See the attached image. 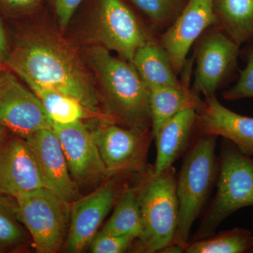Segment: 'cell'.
<instances>
[{
  "label": "cell",
  "mask_w": 253,
  "mask_h": 253,
  "mask_svg": "<svg viewBox=\"0 0 253 253\" xmlns=\"http://www.w3.org/2000/svg\"><path fill=\"white\" fill-rule=\"evenodd\" d=\"M241 46L218 26L210 28L200 39L193 92L205 98L215 95L229 83L238 69Z\"/></svg>",
  "instance_id": "7"
},
{
  "label": "cell",
  "mask_w": 253,
  "mask_h": 253,
  "mask_svg": "<svg viewBox=\"0 0 253 253\" xmlns=\"http://www.w3.org/2000/svg\"><path fill=\"white\" fill-rule=\"evenodd\" d=\"M18 217L40 253L57 252L66 244L71 221V203L44 187L15 198Z\"/></svg>",
  "instance_id": "6"
},
{
  "label": "cell",
  "mask_w": 253,
  "mask_h": 253,
  "mask_svg": "<svg viewBox=\"0 0 253 253\" xmlns=\"http://www.w3.org/2000/svg\"><path fill=\"white\" fill-rule=\"evenodd\" d=\"M136 237L130 235H113L99 231L90 244L91 253H122L131 247Z\"/></svg>",
  "instance_id": "27"
},
{
  "label": "cell",
  "mask_w": 253,
  "mask_h": 253,
  "mask_svg": "<svg viewBox=\"0 0 253 253\" xmlns=\"http://www.w3.org/2000/svg\"><path fill=\"white\" fill-rule=\"evenodd\" d=\"M52 129L59 138L70 173L76 184H91L108 179L92 133L83 121L53 123Z\"/></svg>",
  "instance_id": "13"
},
{
  "label": "cell",
  "mask_w": 253,
  "mask_h": 253,
  "mask_svg": "<svg viewBox=\"0 0 253 253\" xmlns=\"http://www.w3.org/2000/svg\"><path fill=\"white\" fill-rule=\"evenodd\" d=\"M158 28L170 26L183 9L182 0H130Z\"/></svg>",
  "instance_id": "25"
},
{
  "label": "cell",
  "mask_w": 253,
  "mask_h": 253,
  "mask_svg": "<svg viewBox=\"0 0 253 253\" xmlns=\"http://www.w3.org/2000/svg\"><path fill=\"white\" fill-rule=\"evenodd\" d=\"M1 64H0V74H1Z\"/></svg>",
  "instance_id": "33"
},
{
  "label": "cell",
  "mask_w": 253,
  "mask_h": 253,
  "mask_svg": "<svg viewBox=\"0 0 253 253\" xmlns=\"http://www.w3.org/2000/svg\"><path fill=\"white\" fill-rule=\"evenodd\" d=\"M25 140L36 158L44 188L71 204L79 199L77 184L52 127L36 131Z\"/></svg>",
  "instance_id": "14"
},
{
  "label": "cell",
  "mask_w": 253,
  "mask_h": 253,
  "mask_svg": "<svg viewBox=\"0 0 253 253\" xmlns=\"http://www.w3.org/2000/svg\"><path fill=\"white\" fill-rule=\"evenodd\" d=\"M0 125L23 139L53 126L39 98L9 72L0 74Z\"/></svg>",
  "instance_id": "11"
},
{
  "label": "cell",
  "mask_w": 253,
  "mask_h": 253,
  "mask_svg": "<svg viewBox=\"0 0 253 253\" xmlns=\"http://www.w3.org/2000/svg\"><path fill=\"white\" fill-rule=\"evenodd\" d=\"M143 229V217L136 186H126L116 202L111 217L101 231L113 235L138 237Z\"/></svg>",
  "instance_id": "21"
},
{
  "label": "cell",
  "mask_w": 253,
  "mask_h": 253,
  "mask_svg": "<svg viewBox=\"0 0 253 253\" xmlns=\"http://www.w3.org/2000/svg\"><path fill=\"white\" fill-rule=\"evenodd\" d=\"M111 176L91 194L71 203V221L66 249L71 253H81L90 245L104 221L126 186L121 176Z\"/></svg>",
  "instance_id": "9"
},
{
  "label": "cell",
  "mask_w": 253,
  "mask_h": 253,
  "mask_svg": "<svg viewBox=\"0 0 253 253\" xmlns=\"http://www.w3.org/2000/svg\"><path fill=\"white\" fill-rule=\"evenodd\" d=\"M24 226L18 217L14 198L0 195V247L21 246L27 239Z\"/></svg>",
  "instance_id": "24"
},
{
  "label": "cell",
  "mask_w": 253,
  "mask_h": 253,
  "mask_svg": "<svg viewBox=\"0 0 253 253\" xmlns=\"http://www.w3.org/2000/svg\"><path fill=\"white\" fill-rule=\"evenodd\" d=\"M136 187L143 229L131 247L138 253H161L173 244L179 221L175 169L172 166L156 174L149 166L140 173Z\"/></svg>",
  "instance_id": "4"
},
{
  "label": "cell",
  "mask_w": 253,
  "mask_h": 253,
  "mask_svg": "<svg viewBox=\"0 0 253 253\" xmlns=\"http://www.w3.org/2000/svg\"><path fill=\"white\" fill-rule=\"evenodd\" d=\"M196 110L188 109L178 113L165 123L156 133V159L153 166L154 174H159L172 167L180 156L185 154L196 132Z\"/></svg>",
  "instance_id": "17"
},
{
  "label": "cell",
  "mask_w": 253,
  "mask_h": 253,
  "mask_svg": "<svg viewBox=\"0 0 253 253\" xmlns=\"http://www.w3.org/2000/svg\"><path fill=\"white\" fill-rule=\"evenodd\" d=\"M44 187L38 163L25 139L0 146V195L16 198Z\"/></svg>",
  "instance_id": "15"
},
{
  "label": "cell",
  "mask_w": 253,
  "mask_h": 253,
  "mask_svg": "<svg viewBox=\"0 0 253 253\" xmlns=\"http://www.w3.org/2000/svg\"><path fill=\"white\" fill-rule=\"evenodd\" d=\"M90 57L102 88L107 116L126 128L151 131L149 89L133 65L114 57L103 46L91 49Z\"/></svg>",
  "instance_id": "2"
},
{
  "label": "cell",
  "mask_w": 253,
  "mask_h": 253,
  "mask_svg": "<svg viewBox=\"0 0 253 253\" xmlns=\"http://www.w3.org/2000/svg\"><path fill=\"white\" fill-rule=\"evenodd\" d=\"M26 83H34L78 100L99 112V96L74 51L59 38L36 33L21 40L5 61Z\"/></svg>",
  "instance_id": "1"
},
{
  "label": "cell",
  "mask_w": 253,
  "mask_h": 253,
  "mask_svg": "<svg viewBox=\"0 0 253 253\" xmlns=\"http://www.w3.org/2000/svg\"><path fill=\"white\" fill-rule=\"evenodd\" d=\"M108 177L144 172L148 152L154 139L152 131L136 132L116 123L104 121L91 131Z\"/></svg>",
  "instance_id": "8"
},
{
  "label": "cell",
  "mask_w": 253,
  "mask_h": 253,
  "mask_svg": "<svg viewBox=\"0 0 253 253\" xmlns=\"http://www.w3.org/2000/svg\"><path fill=\"white\" fill-rule=\"evenodd\" d=\"M8 7L14 9H27L37 6L41 0H0Z\"/></svg>",
  "instance_id": "29"
},
{
  "label": "cell",
  "mask_w": 253,
  "mask_h": 253,
  "mask_svg": "<svg viewBox=\"0 0 253 253\" xmlns=\"http://www.w3.org/2000/svg\"><path fill=\"white\" fill-rule=\"evenodd\" d=\"M246 44L247 46L241 50L246 67L239 71L236 84L222 94L223 98L228 101L253 98V39Z\"/></svg>",
  "instance_id": "26"
},
{
  "label": "cell",
  "mask_w": 253,
  "mask_h": 253,
  "mask_svg": "<svg viewBox=\"0 0 253 253\" xmlns=\"http://www.w3.org/2000/svg\"><path fill=\"white\" fill-rule=\"evenodd\" d=\"M218 26L239 46L253 39V0H214Z\"/></svg>",
  "instance_id": "20"
},
{
  "label": "cell",
  "mask_w": 253,
  "mask_h": 253,
  "mask_svg": "<svg viewBox=\"0 0 253 253\" xmlns=\"http://www.w3.org/2000/svg\"><path fill=\"white\" fill-rule=\"evenodd\" d=\"M253 234L249 229L236 227L205 239L190 241L184 247L186 253H251Z\"/></svg>",
  "instance_id": "23"
},
{
  "label": "cell",
  "mask_w": 253,
  "mask_h": 253,
  "mask_svg": "<svg viewBox=\"0 0 253 253\" xmlns=\"http://www.w3.org/2000/svg\"><path fill=\"white\" fill-rule=\"evenodd\" d=\"M7 129L0 125V146L6 140Z\"/></svg>",
  "instance_id": "31"
},
{
  "label": "cell",
  "mask_w": 253,
  "mask_h": 253,
  "mask_svg": "<svg viewBox=\"0 0 253 253\" xmlns=\"http://www.w3.org/2000/svg\"><path fill=\"white\" fill-rule=\"evenodd\" d=\"M217 138L198 134L176 176L179 221L173 244L183 249L189 242L191 228L202 214L214 183H217L219 170V158L215 153Z\"/></svg>",
  "instance_id": "3"
},
{
  "label": "cell",
  "mask_w": 253,
  "mask_h": 253,
  "mask_svg": "<svg viewBox=\"0 0 253 253\" xmlns=\"http://www.w3.org/2000/svg\"><path fill=\"white\" fill-rule=\"evenodd\" d=\"M218 158L217 193L190 241L213 235L218 226L233 213L253 206L252 158L226 139H223Z\"/></svg>",
  "instance_id": "5"
},
{
  "label": "cell",
  "mask_w": 253,
  "mask_h": 253,
  "mask_svg": "<svg viewBox=\"0 0 253 253\" xmlns=\"http://www.w3.org/2000/svg\"><path fill=\"white\" fill-rule=\"evenodd\" d=\"M60 27H67L73 15L83 0H54Z\"/></svg>",
  "instance_id": "28"
},
{
  "label": "cell",
  "mask_w": 253,
  "mask_h": 253,
  "mask_svg": "<svg viewBox=\"0 0 253 253\" xmlns=\"http://www.w3.org/2000/svg\"><path fill=\"white\" fill-rule=\"evenodd\" d=\"M203 101L191 90L183 86H160L149 89V107L153 136L161 126L178 113L199 109Z\"/></svg>",
  "instance_id": "18"
},
{
  "label": "cell",
  "mask_w": 253,
  "mask_h": 253,
  "mask_svg": "<svg viewBox=\"0 0 253 253\" xmlns=\"http://www.w3.org/2000/svg\"><path fill=\"white\" fill-rule=\"evenodd\" d=\"M214 26H218V21L214 0H189L186 3L159 41L176 75L185 68L186 58L193 44Z\"/></svg>",
  "instance_id": "12"
},
{
  "label": "cell",
  "mask_w": 253,
  "mask_h": 253,
  "mask_svg": "<svg viewBox=\"0 0 253 253\" xmlns=\"http://www.w3.org/2000/svg\"><path fill=\"white\" fill-rule=\"evenodd\" d=\"M196 112V134L221 136L245 154L253 156V118L224 107L215 95L206 98Z\"/></svg>",
  "instance_id": "16"
},
{
  "label": "cell",
  "mask_w": 253,
  "mask_h": 253,
  "mask_svg": "<svg viewBox=\"0 0 253 253\" xmlns=\"http://www.w3.org/2000/svg\"><path fill=\"white\" fill-rule=\"evenodd\" d=\"M7 42L5 37L4 29L0 23V61H6L9 56Z\"/></svg>",
  "instance_id": "30"
},
{
  "label": "cell",
  "mask_w": 253,
  "mask_h": 253,
  "mask_svg": "<svg viewBox=\"0 0 253 253\" xmlns=\"http://www.w3.org/2000/svg\"><path fill=\"white\" fill-rule=\"evenodd\" d=\"M251 253H253V239L252 248H251Z\"/></svg>",
  "instance_id": "32"
},
{
  "label": "cell",
  "mask_w": 253,
  "mask_h": 253,
  "mask_svg": "<svg viewBox=\"0 0 253 253\" xmlns=\"http://www.w3.org/2000/svg\"><path fill=\"white\" fill-rule=\"evenodd\" d=\"M31 90L41 100L53 123L69 124L90 117L91 112L78 100L36 84L27 83Z\"/></svg>",
  "instance_id": "22"
},
{
  "label": "cell",
  "mask_w": 253,
  "mask_h": 253,
  "mask_svg": "<svg viewBox=\"0 0 253 253\" xmlns=\"http://www.w3.org/2000/svg\"><path fill=\"white\" fill-rule=\"evenodd\" d=\"M131 64L149 89L160 86L189 85V80L179 81L167 53L154 40L137 49Z\"/></svg>",
  "instance_id": "19"
},
{
  "label": "cell",
  "mask_w": 253,
  "mask_h": 253,
  "mask_svg": "<svg viewBox=\"0 0 253 253\" xmlns=\"http://www.w3.org/2000/svg\"><path fill=\"white\" fill-rule=\"evenodd\" d=\"M96 37L103 47L131 63L137 49L154 40L122 0H100Z\"/></svg>",
  "instance_id": "10"
}]
</instances>
